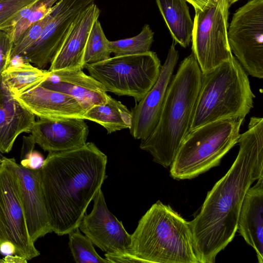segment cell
Wrapping results in <instances>:
<instances>
[{
    "label": "cell",
    "instance_id": "22",
    "mask_svg": "<svg viewBox=\"0 0 263 263\" xmlns=\"http://www.w3.org/2000/svg\"><path fill=\"white\" fill-rule=\"evenodd\" d=\"M84 119L97 123L104 127L108 134L130 128L132 115L127 107L108 95L105 103L95 105L84 114Z\"/></svg>",
    "mask_w": 263,
    "mask_h": 263
},
{
    "label": "cell",
    "instance_id": "36",
    "mask_svg": "<svg viewBox=\"0 0 263 263\" xmlns=\"http://www.w3.org/2000/svg\"><path fill=\"white\" fill-rule=\"evenodd\" d=\"M228 5L230 6L231 5L234 4V3L236 2L237 1L239 0H226Z\"/></svg>",
    "mask_w": 263,
    "mask_h": 263
},
{
    "label": "cell",
    "instance_id": "15",
    "mask_svg": "<svg viewBox=\"0 0 263 263\" xmlns=\"http://www.w3.org/2000/svg\"><path fill=\"white\" fill-rule=\"evenodd\" d=\"M20 181L22 202L29 234L35 242L52 232L42 189L40 169L31 170L14 163Z\"/></svg>",
    "mask_w": 263,
    "mask_h": 263
},
{
    "label": "cell",
    "instance_id": "12",
    "mask_svg": "<svg viewBox=\"0 0 263 263\" xmlns=\"http://www.w3.org/2000/svg\"><path fill=\"white\" fill-rule=\"evenodd\" d=\"M93 200L91 212L85 213L80 222V231L106 254L131 253V235L107 208L101 189Z\"/></svg>",
    "mask_w": 263,
    "mask_h": 263
},
{
    "label": "cell",
    "instance_id": "6",
    "mask_svg": "<svg viewBox=\"0 0 263 263\" xmlns=\"http://www.w3.org/2000/svg\"><path fill=\"white\" fill-rule=\"evenodd\" d=\"M243 118H229L190 130L182 142L170 166L176 180L191 179L219 164L237 143Z\"/></svg>",
    "mask_w": 263,
    "mask_h": 263
},
{
    "label": "cell",
    "instance_id": "37",
    "mask_svg": "<svg viewBox=\"0 0 263 263\" xmlns=\"http://www.w3.org/2000/svg\"><path fill=\"white\" fill-rule=\"evenodd\" d=\"M5 157L3 156L0 153V166L2 165Z\"/></svg>",
    "mask_w": 263,
    "mask_h": 263
},
{
    "label": "cell",
    "instance_id": "30",
    "mask_svg": "<svg viewBox=\"0 0 263 263\" xmlns=\"http://www.w3.org/2000/svg\"><path fill=\"white\" fill-rule=\"evenodd\" d=\"M13 42L6 30H0V76L10 65Z\"/></svg>",
    "mask_w": 263,
    "mask_h": 263
},
{
    "label": "cell",
    "instance_id": "9",
    "mask_svg": "<svg viewBox=\"0 0 263 263\" xmlns=\"http://www.w3.org/2000/svg\"><path fill=\"white\" fill-rule=\"evenodd\" d=\"M15 162L5 157L0 166V244L11 242L16 254L29 260L40 252L28 233Z\"/></svg>",
    "mask_w": 263,
    "mask_h": 263
},
{
    "label": "cell",
    "instance_id": "31",
    "mask_svg": "<svg viewBox=\"0 0 263 263\" xmlns=\"http://www.w3.org/2000/svg\"><path fill=\"white\" fill-rule=\"evenodd\" d=\"M21 158L20 164L26 168L31 170L40 169L44 161L41 154L34 150L21 155Z\"/></svg>",
    "mask_w": 263,
    "mask_h": 263
},
{
    "label": "cell",
    "instance_id": "17",
    "mask_svg": "<svg viewBox=\"0 0 263 263\" xmlns=\"http://www.w3.org/2000/svg\"><path fill=\"white\" fill-rule=\"evenodd\" d=\"M50 76L41 85L78 99L87 110L107 101L108 95L104 87L81 68L50 71Z\"/></svg>",
    "mask_w": 263,
    "mask_h": 263
},
{
    "label": "cell",
    "instance_id": "28",
    "mask_svg": "<svg viewBox=\"0 0 263 263\" xmlns=\"http://www.w3.org/2000/svg\"><path fill=\"white\" fill-rule=\"evenodd\" d=\"M52 14L53 7L50 12L32 24L20 36L13 44L11 60L21 57L37 41L44 27L52 17Z\"/></svg>",
    "mask_w": 263,
    "mask_h": 263
},
{
    "label": "cell",
    "instance_id": "2",
    "mask_svg": "<svg viewBox=\"0 0 263 263\" xmlns=\"http://www.w3.org/2000/svg\"><path fill=\"white\" fill-rule=\"evenodd\" d=\"M107 156L93 142L49 152L40 168L50 224L58 235L78 228L106 179Z\"/></svg>",
    "mask_w": 263,
    "mask_h": 263
},
{
    "label": "cell",
    "instance_id": "10",
    "mask_svg": "<svg viewBox=\"0 0 263 263\" xmlns=\"http://www.w3.org/2000/svg\"><path fill=\"white\" fill-rule=\"evenodd\" d=\"M232 52L249 75L263 78V0H251L238 8L228 29Z\"/></svg>",
    "mask_w": 263,
    "mask_h": 263
},
{
    "label": "cell",
    "instance_id": "32",
    "mask_svg": "<svg viewBox=\"0 0 263 263\" xmlns=\"http://www.w3.org/2000/svg\"><path fill=\"white\" fill-rule=\"evenodd\" d=\"M105 258L112 262H142V260L129 253L105 254Z\"/></svg>",
    "mask_w": 263,
    "mask_h": 263
},
{
    "label": "cell",
    "instance_id": "11",
    "mask_svg": "<svg viewBox=\"0 0 263 263\" xmlns=\"http://www.w3.org/2000/svg\"><path fill=\"white\" fill-rule=\"evenodd\" d=\"M95 1H58L53 6L52 16L39 39L20 57L41 69L51 63L77 18Z\"/></svg>",
    "mask_w": 263,
    "mask_h": 263
},
{
    "label": "cell",
    "instance_id": "27",
    "mask_svg": "<svg viewBox=\"0 0 263 263\" xmlns=\"http://www.w3.org/2000/svg\"><path fill=\"white\" fill-rule=\"evenodd\" d=\"M68 245L74 260L78 263H110L96 251L91 240L78 228L69 234Z\"/></svg>",
    "mask_w": 263,
    "mask_h": 263
},
{
    "label": "cell",
    "instance_id": "33",
    "mask_svg": "<svg viewBox=\"0 0 263 263\" xmlns=\"http://www.w3.org/2000/svg\"><path fill=\"white\" fill-rule=\"evenodd\" d=\"M0 253L5 256L16 254V249L11 242L5 241L0 244Z\"/></svg>",
    "mask_w": 263,
    "mask_h": 263
},
{
    "label": "cell",
    "instance_id": "23",
    "mask_svg": "<svg viewBox=\"0 0 263 263\" xmlns=\"http://www.w3.org/2000/svg\"><path fill=\"white\" fill-rule=\"evenodd\" d=\"M50 71L34 67L29 62L10 65L2 72L3 81L13 96L22 94L40 85L50 75Z\"/></svg>",
    "mask_w": 263,
    "mask_h": 263
},
{
    "label": "cell",
    "instance_id": "1",
    "mask_svg": "<svg viewBox=\"0 0 263 263\" xmlns=\"http://www.w3.org/2000/svg\"><path fill=\"white\" fill-rule=\"evenodd\" d=\"M238 143V154L231 167L208 192L200 211L190 221L199 263H214L233 240L245 196L263 177L262 118H250Z\"/></svg>",
    "mask_w": 263,
    "mask_h": 263
},
{
    "label": "cell",
    "instance_id": "3",
    "mask_svg": "<svg viewBox=\"0 0 263 263\" xmlns=\"http://www.w3.org/2000/svg\"><path fill=\"white\" fill-rule=\"evenodd\" d=\"M202 72L193 52L180 64L168 86L158 122L140 148L148 152L153 161L170 167L190 131L194 109L201 85Z\"/></svg>",
    "mask_w": 263,
    "mask_h": 263
},
{
    "label": "cell",
    "instance_id": "18",
    "mask_svg": "<svg viewBox=\"0 0 263 263\" xmlns=\"http://www.w3.org/2000/svg\"><path fill=\"white\" fill-rule=\"evenodd\" d=\"M100 13V9L95 3L81 12L51 62L49 71L84 69L82 61L86 43L92 26L98 20Z\"/></svg>",
    "mask_w": 263,
    "mask_h": 263
},
{
    "label": "cell",
    "instance_id": "25",
    "mask_svg": "<svg viewBox=\"0 0 263 263\" xmlns=\"http://www.w3.org/2000/svg\"><path fill=\"white\" fill-rule=\"evenodd\" d=\"M111 52L110 41L106 38L98 20L93 23L89 33L82 58V66L106 60Z\"/></svg>",
    "mask_w": 263,
    "mask_h": 263
},
{
    "label": "cell",
    "instance_id": "34",
    "mask_svg": "<svg viewBox=\"0 0 263 263\" xmlns=\"http://www.w3.org/2000/svg\"><path fill=\"white\" fill-rule=\"evenodd\" d=\"M215 0H186L194 8L195 10H202L211 4Z\"/></svg>",
    "mask_w": 263,
    "mask_h": 263
},
{
    "label": "cell",
    "instance_id": "35",
    "mask_svg": "<svg viewBox=\"0 0 263 263\" xmlns=\"http://www.w3.org/2000/svg\"><path fill=\"white\" fill-rule=\"evenodd\" d=\"M3 259L5 263H27L28 261L25 257L16 254L7 255Z\"/></svg>",
    "mask_w": 263,
    "mask_h": 263
},
{
    "label": "cell",
    "instance_id": "21",
    "mask_svg": "<svg viewBox=\"0 0 263 263\" xmlns=\"http://www.w3.org/2000/svg\"><path fill=\"white\" fill-rule=\"evenodd\" d=\"M174 42L187 47L192 39L194 22L186 0H156Z\"/></svg>",
    "mask_w": 263,
    "mask_h": 263
},
{
    "label": "cell",
    "instance_id": "7",
    "mask_svg": "<svg viewBox=\"0 0 263 263\" xmlns=\"http://www.w3.org/2000/svg\"><path fill=\"white\" fill-rule=\"evenodd\" d=\"M161 67L156 53L149 51L110 57L87 64L84 68L102 85L106 92L132 97L138 102L157 81Z\"/></svg>",
    "mask_w": 263,
    "mask_h": 263
},
{
    "label": "cell",
    "instance_id": "14",
    "mask_svg": "<svg viewBox=\"0 0 263 263\" xmlns=\"http://www.w3.org/2000/svg\"><path fill=\"white\" fill-rule=\"evenodd\" d=\"M30 133L34 142L44 151L57 152L83 146L86 143L89 128L83 119L50 120L39 118Z\"/></svg>",
    "mask_w": 263,
    "mask_h": 263
},
{
    "label": "cell",
    "instance_id": "20",
    "mask_svg": "<svg viewBox=\"0 0 263 263\" xmlns=\"http://www.w3.org/2000/svg\"><path fill=\"white\" fill-rule=\"evenodd\" d=\"M247 191L239 215L237 230L263 262V177Z\"/></svg>",
    "mask_w": 263,
    "mask_h": 263
},
{
    "label": "cell",
    "instance_id": "24",
    "mask_svg": "<svg viewBox=\"0 0 263 263\" xmlns=\"http://www.w3.org/2000/svg\"><path fill=\"white\" fill-rule=\"evenodd\" d=\"M59 0H37L20 12L7 29L13 43L32 24L43 18Z\"/></svg>",
    "mask_w": 263,
    "mask_h": 263
},
{
    "label": "cell",
    "instance_id": "8",
    "mask_svg": "<svg viewBox=\"0 0 263 263\" xmlns=\"http://www.w3.org/2000/svg\"><path fill=\"white\" fill-rule=\"evenodd\" d=\"M228 5L215 0L202 10H196L192 49L202 73L233 58L228 37Z\"/></svg>",
    "mask_w": 263,
    "mask_h": 263
},
{
    "label": "cell",
    "instance_id": "5",
    "mask_svg": "<svg viewBox=\"0 0 263 263\" xmlns=\"http://www.w3.org/2000/svg\"><path fill=\"white\" fill-rule=\"evenodd\" d=\"M254 98L247 73L233 57L202 73L190 131L220 120L245 119L253 107Z\"/></svg>",
    "mask_w": 263,
    "mask_h": 263
},
{
    "label": "cell",
    "instance_id": "13",
    "mask_svg": "<svg viewBox=\"0 0 263 263\" xmlns=\"http://www.w3.org/2000/svg\"><path fill=\"white\" fill-rule=\"evenodd\" d=\"M173 41L158 79L145 96L132 109L130 134L136 139L147 138L156 126L169 83L178 60V52Z\"/></svg>",
    "mask_w": 263,
    "mask_h": 263
},
{
    "label": "cell",
    "instance_id": "38",
    "mask_svg": "<svg viewBox=\"0 0 263 263\" xmlns=\"http://www.w3.org/2000/svg\"><path fill=\"white\" fill-rule=\"evenodd\" d=\"M0 263H5L4 260L0 258Z\"/></svg>",
    "mask_w": 263,
    "mask_h": 263
},
{
    "label": "cell",
    "instance_id": "26",
    "mask_svg": "<svg viewBox=\"0 0 263 263\" xmlns=\"http://www.w3.org/2000/svg\"><path fill=\"white\" fill-rule=\"evenodd\" d=\"M154 41V32L145 24L137 35L124 39L110 41V48L115 56L143 53L150 51Z\"/></svg>",
    "mask_w": 263,
    "mask_h": 263
},
{
    "label": "cell",
    "instance_id": "16",
    "mask_svg": "<svg viewBox=\"0 0 263 263\" xmlns=\"http://www.w3.org/2000/svg\"><path fill=\"white\" fill-rule=\"evenodd\" d=\"M13 97L23 107L39 118L50 120L84 119L87 111L76 98L41 85Z\"/></svg>",
    "mask_w": 263,
    "mask_h": 263
},
{
    "label": "cell",
    "instance_id": "29",
    "mask_svg": "<svg viewBox=\"0 0 263 263\" xmlns=\"http://www.w3.org/2000/svg\"><path fill=\"white\" fill-rule=\"evenodd\" d=\"M37 0H0V30L10 28L21 11Z\"/></svg>",
    "mask_w": 263,
    "mask_h": 263
},
{
    "label": "cell",
    "instance_id": "19",
    "mask_svg": "<svg viewBox=\"0 0 263 263\" xmlns=\"http://www.w3.org/2000/svg\"><path fill=\"white\" fill-rule=\"evenodd\" d=\"M35 116L13 97L0 76V152L11 151L17 137L30 133Z\"/></svg>",
    "mask_w": 263,
    "mask_h": 263
},
{
    "label": "cell",
    "instance_id": "4",
    "mask_svg": "<svg viewBox=\"0 0 263 263\" xmlns=\"http://www.w3.org/2000/svg\"><path fill=\"white\" fill-rule=\"evenodd\" d=\"M131 253L142 262L199 263L190 221L157 201L131 235Z\"/></svg>",
    "mask_w": 263,
    "mask_h": 263
}]
</instances>
